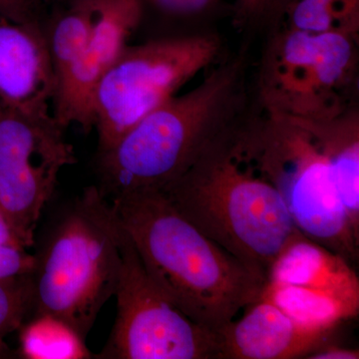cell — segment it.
<instances>
[{"label": "cell", "mask_w": 359, "mask_h": 359, "mask_svg": "<svg viewBox=\"0 0 359 359\" xmlns=\"http://www.w3.org/2000/svg\"><path fill=\"white\" fill-rule=\"evenodd\" d=\"M161 191L205 235L266 280L299 231L261 166L254 119L241 118L219 134Z\"/></svg>", "instance_id": "1"}, {"label": "cell", "mask_w": 359, "mask_h": 359, "mask_svg": "<svg viewBox=\"0 0 359 359\" xmlns=\"http://www.w3.org/2000/svg\"><path fill=\"white\" fill-rule=\"evenodd\" d=\"M109 202L149 276L198 325L219 332L261 297L266 278L205 235L162 191Z\"/></svg>", "instance_id": "2"}, {"label": "cell", "mask_w": 359, "mask_h": 359, "mask_svg": "<svg viewBox=\"0 0 359 359\" xmlns=\"http://www.w3.org/2000/svg\"><path fill=\"white\" fill-rule=\"evenodd\" d=\"M247 59L224 60L196 88L174 96L97 156L99 192L108 201L139 190H163L219 134L243 118Z\"/></svg>", "instance_id": "3"}, {"label": "cell", "mask_w": 359, "mask_h": 359, "mask_svg": "<svg viewBox=\"0 0 359 359\" xmlns=\"http://www.w3.org/2000/svg\"><path fill=\"white\" fill-rule=\"evenodd\" d=\"M35 257L34 313L57 316L86 339L121 269L120 226L97 186L66 209Z\"/></svg>", "instance_id": "4"}, {"label": "cell", "mask_w": 359, "mask_h": 359, "mask_svg": "<svg viewBox=\"0 0 359 359\" xmlns=\"http://www.w3.org/2000/svg\"><path fill=\"white\" fill-rule=\"evenodd\" d=\"M264 111L254 119L259 163L294 226L353 263L358 259L359 233L340 204L313 119Z\"/></svg>", "instance_id": "5"}, {"label": "cell", "mask_w": 359, "mask_h": 359, "mask_svg": "<svg viewBox=\"0 0 359 359\" xmlns=\"http://www.w3.org/2000/svg\"><path fill=\"white\" fill-rule=\"evenodd\" d=\"M221 51V39L214 34L127 45L94 93L98 153L114 145L142 118L176 96L198 73L214 65Z\"/></svg>", "instance_id": "6"}, {"label": "cell", "mask_w": 359, "mask_h": 359, "mask_svg": "<svg viewBox=\"0 0 359 359\" xmlns=\"http://www.w3.org/2000/svg\"><path fill=\"white\" fill-rule=\"evenodd\" d=\"M259 73L264 110L306 119H328L351 107L355 82L356 37L280 27Z\"/></svg>", "instance_id": "7"}, {"label": "cell", "mask_w": 359, "mask_h": 359, "mask_svg": "<svg viewBox=\"0 0 359 359\" xmlns=\"http://www.w3.org/2000/svg\"><path fill=\"white\" fill-rule=\"evenodd\" d=\"M120 252L117 314L107 344L95 358L219 359L218 334L196 323L168 299L121 226Z\"/></svg>", "instance_id": "8"}, {"label": "cell", "mask_w": 359, "mask_h": 359, "mask_svg": "<svg viewBox=\"0 0 359 359\" xmlns=\"http://www.w3.org/2000/svg\"><path fill=\"white\" fill-rule=\"evenodd\" d=\"M65 130L50 105L0 100V205L32 245L61 172L77 163Z\"/></svg>", "instance_id": "9"}, {"label": "cell", "mask_w": 359, "mask_h": 359, "mask_svg": "<svg viewBox=\"0 0 359 359\" xmlns=\"http://www.w3.org/2000/svg\"><path fill=\"white\" fill-rule=\"evenodd\" d=\"M142 18V0H94L93 23L79 56L56 83L51 109L63 127L94 129L99 82L127 46Z\"/></svg>", "instance_id": "10"}, {"label": "cell", "mask_w": 359, "mask_h": 359, "mask_svg": "<svg viewBox=\"0 0 359 359\" xmlns=\"http://www.w3.org/2000/svg\"><path fill=\"white\" fill-rule=\"evenodd\" d=\"M217 334L219 359H290L306 358L327 344L332 332L302 327L261 297L245 309L244 316Z\"/></svg>", "instance_id": "11"}, {"label": "cell", "mask_w": 359, "mask_h": 359, "mask_svg": "<svg viewBox=\"0 0 359 359\" xmlns=\"http://www.w3.org/2000/svg\"><path fill=\"white\" fill-rule=\"evenodd\" d=\"M54 93L44 26L0 18V100L15 106L50 105Z\"/></svg>", "instance_id": "12"}, {"label": "cell", "mask_w": 359, "mask_h": 359, "mask_svg": "<svg viewBox=\"0 0 359 359\" xmlns=\"http://www.w3.org/2000/svg\"><path fill=\"white\" fill-rule=\"evenodd\" d=\"M266 282L327 290L359 301V280L351 264L299 231L280 250Z\"/></svg>", "instance_id": "13"}, {"label": "cell", "mask_w": 359, "mask_h": 359, "mask_svg": "<svg viewBox=\"0 0 359 359\" xmlns=\"http://www.w3.org/2000/svg\"><path fill=\"white\" fill-rule=\"evenodd\" d=\"M327 155L340 204L359 233V116L351 106L328 119H313Z\"/></svg>", "instance_id": "14"}, {"label": "cell", "mask_w": 359, "mask_h": 359, "mask_svg": "<svg viewBox=\"0 0 359 359\" xmlns=\"http://www.w3.org/2000/svg\"><path fill=\"white\" fill-rule=\"evenodd\" d=\"M261 297L316 332H334L342 321L358 316L359 301L327 290L266 282Z\"/></svg>", "instance_id": "15"}, {"label": "cell", "mask_w": 359, "mask_h": 359, "mask_svg": "<svg viewBox=\"0 0 359 359\" xmlns=\"http://www.w3.org/2000/svg\"><path fill=\"white\" fill-rule=\"evenodd\" d=\"M18 330L22 358H94L86 346V339L66 321L52 314L34 313Z\"/></svg>", "instance_id": "16"}, {"label": "cell", "mask_w": 359, "mask_h": 359, "mask_svg": "<svg viewBox=\"0 0 359 359\" xmlns=\"http://www.w3.org/2000/svg\"><path fill=\"white\" fill-rule=\"evenodd\" d=\"M280 27L358 36L359 0H287L276 29Z\"/></svg>", "instance_id": "17"}, {"label": "cell", "mask_w": 359, "mask_h": 359, "mask_svg": "<svg viewBox=\"0 0 359 359\" xmlns=\"http://www.w3.org/2000/svg\"><path fill=\"white\" fill-rule=\"evenodd\" d=\"M33 308L32 275L0 278V358L11 355L4 339L20 330Z\"/></svg>", "instance_id": "18"}, {"label": "cell", "mask_w": 359, "mask_h": 359, "mask_svg": "<svg viewBox=\"0 0 359 359\" xmlns=\"http://www.w3.org/2000/svg\"><path fill=\"white\" fill-rule=\"evenodd\" d=\"M287 0H235L233 23L242 29L271 26L276 29L280 23Z\"/></svg>", "instance_id": "19"}, {"label": "cell", "mask_w": 359, "mask_h": 359, "mask_svg": "<svg viewBox=\"0 0 359 359\" xmlns=\"http://www.w3.org/2000/svg\"><path fill=\"white\" fill-rule=\"evenodd\" d=\"M36 263L28 250L0 245V278L32 275Z\"/></svg>", "instance_id": "20"}, {"label": "cell", "mask_w": 359, "mask_h": 359, "mask_svg": "<svg viewBox=\"0 0 359 359\" xmlns=\"http://www.w3.org/2000/svg\"><path fill=\"white\" fill-rule=\"evenodd\" d=\"M165 13L180 16H192L210 11L219 0H147Z\"/></svg>", "instance_id": "21"}, {"label": "cell", "mask_w": 359, "mask_h": 359, "mask_svg": "<svg viewBox=\"0 0 359 359\" xmlns=\"http://www.w3.org/2000/svg\"><path fill=\"white\" fill-rule=\"evenodd\" d=\"M0 18L18 22H41L34 0H0Z\"/></svg>", "instance_id": "22"}, {"label": "cell", "mask_w": 359, "mask_h": 359, "mask_svg": "<svg viewBox=\"0 0 359 359\" xmlns=\"http://www.w3.org/2000/svg\"><path fill=\"white\" fill-rule=\"evenodd\" d=\"M0 245L28 250L32 245L18 230L0 205Z\"/></svg>", "instance_id": "23"}, {"label": "cell", "mask_w": 359, "mask_h": 359, "mask_svg": "<svg viewBox=\"0 0 359 359\" xmlns=\"http://www.w3.org/2000/svg\"><path fill=\"white\" fill-rule=\"evenodd\" d=\"M309 359H358V349L327 344L306 356Z\"/></svg>", "instance_id": "24"}]
</instances>
